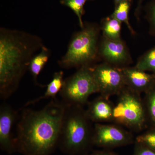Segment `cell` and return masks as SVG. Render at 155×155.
Returning a JSON list of instances; mask_svg holds the SVG:
<instances>
[{
    "label": "cell",
    "mask_w": 155,
    "mask_h": 155,
    "mask_svg": "<svg viewBox=\"0 0 155 155\" xmlns=\"http://www.w3.org/2000/svg\"><path fill=\"white\" fill-rule=\"evenodd\" d=\"M66 104L52 99L40 110L24 108L14 138L15 152L23 155H51L58 147Z\"/></svg>",
    "instance_id": "1"
},
{
    "label": "cell",
    "mask_w": 155,
    "mask_h": 155,
    "mask_svg": "<svg viewBox=\"0 0 155 155\" xmlns=\"http://www.w3.org/2000/svg\"><path fill=\"white\" fill-rule=\"evenodd\" d=\"M41 38L22 31L0 29V97L7 100L16 91L31 59L43 46Z\"/></svg>",
    "instance_id": "2"
},
{
    "label": "cell",
    "mask_w": 155,
    "mask_h": 155,
    "mask_svg": "<svg viewBox=\"0 0 155 155\" xmlns=\"http://www.w3.org/2000/svg\"><path fill=\"white\" fill-rule=\"evenodd\" d=\"M66 104L58 147L68 155L84 153L92 145L91 121L82 106Z\"/></svg>",
    "instance_id": "3"
},
{
    "label": "cell",
    "mask_w": 155,
    "mask_h": 155,
    "mask_svg": "<svg viewBox=\"0 0 155 155\" xmlns=\"http://www.w3.org/2000/svg\"><path fill=\"white\" fill-rule=\"evenodd\" d=\"M101 28L97 24L87 23L72 37L66 54L58 61L65 69L90 66L99 55Z\"/></svg>",
    "instance_id": "4"
},
{
    "label": "cell",
    "mask_w": 155,
    "mask_h": 155,
    "mask_svg": "<svg viewBox=\"0 0 155 155\" xmlns=\"http://www.w3.org/2000/svg\"><path fill=\"white\" fill-rule=\"evenodd\" d=\"M117 95L113 122L136 132L143 130L147 119L144 101L140 94L126 86Z\"/></svg>",
    "instance_id": "5"
},
{
    "label": "cell",
    "mask_w": 155,
    "mask_h": 155,
    "mask_svg": "<svg viewBox=\"0 0 155 155\" xmlns=\"http://www.w3.org/2000/svg\"><path fill=\"white\" fill-rule=\"evenodd\" d=\"M98 93L90 66L80 67L74 74L64 80L60 92L62 101L67 104L82 106L88 98Z\"/></svg>",
    "instance_id": "6"
},
{
    "label": "cell",
    "mask_w": 155,
    "mask_h": 155,
    "mask_svg": "<svg viewBox=\"0 0 155 155\" xmlns=\"http://www.w3.org/2000/svg\"><path fill=\"white\" fill-rule=\"evenodd\" d=\"M93 75L98 93L108 98L117 95L126 87L120 68L105 63L91 67Z\"/></svg>",
    "instance_id": "7"
},
{
    "label": "cell",
    "mask_w": 155,
    "mask_h": 155,
    "mask_svg": "<svg viewBox=\"0 0 155 155\" xmlns=\"http://www.w3.org/2000/svg\"><path fill=\"white\" fill-rule=\"evenodd\" d=\"M132 134L118 125L95 124L92 137V145L107 149L133 143Z\"/></svg>",
    "instance_id": "8"
},
{
    "label": "cell",
    "mask_w": 155,
    "mask_h": 155,
    "mask_svg": "<svg viewBox=\"0 0 155 155\" xmlns=\"http://www.w3.org/2000/svg\"><path fill=\"white\" fill-rule=\"evenodd\" d=\"M99 55L105 63L118 68L127 67L132 62L127 46L122 40H112L103 36L99 44Z\"/></svg>",
    "instance_id": "9"
},
{
    "label": "cell",
    "mask_w": 155,
    "mask_h": 155,
    "mask_svg": "<svg viewBox=\"0 0 155 155\" xmlns=\"http://www.w3.org/2000/svg\"><path fill=\"white\" fill-rule=\"evenodd\" d=\"M17 113L8 104H2L0 107V146L3 150L9 154L15 152L13 126L17 121Z\"/></svg>",
    "instance_id": "10"
},
{
    "label": "cell",
    "mask_w": 155,
    "mask_h": 155,
    "mask_svg": "<svg viewBox=\"0 0 155 155\" xmlns=\"http://www.w3.org/2000/svg\"><path fill=\"white\" fill-rule=\"evenodd\" d=\"M120 68L126 86L139 94L146 93L155 85V73L150 74L135 67Z\"/></svg>",
    "instance_id": "11"
},
{
    "label": "cell",
    "mask_w": 155,
    "mask_h": 155,
    "mask_svg": "<svg viewBox=\"0 0 155 155\" xmlns=\"http://www.w3.org/2000/svg\"><path fill=\"white\" fill-rule=\"evenodd\" d=\"M114 107L108 98L101 95L88 103L85 112L91 122L96 123L113 122Z\"/></svg>",
    "instance_id": "12"
},
{
    "label": "cell",
    "mask_w": 155,
    "mask_h": 155,
    "mask_svg": "<svg viewBox=\"0 0 155 155\" xmlns=\"http://www.w3.org/2000/svg\"><path fill=\"white\" fill-rule=\"evenodd\" d=\"M64 76L63 71H60L55 72L53 75L52 80L47 85V88L44 94L35 99L29 101L25 104V107L36 104L42 100L50 98L51 99L56 98V95L59 93H60L64 85L65 80L64 79Z\"/></svg>",
    "instance_id": "13"
},
{
    "label": "cell",
    "mask_w": 155,
    "mask_h": 155,
    "mask_svg": "<svg viewBox=\"0 0 155 155\" xmlns=\"http://www.w3.org/2000/svg\"><path fill=\"white\" fill-rule=\"evenodd\" d=\"M50 50L44 45L40 51L31 59L29 64L28 70L33 77L35 83L37 84V78L47 63L50 56Z\"/></svg>",
    "instance_id": "14"
},
{
    "label": "cell",
    "mask_w": 155,
    "mask_h": 155,
    "mask_svg": "<svg viewBox=\"0 0 155 155\" xmlns=\"http://www.w3.org/2000/svg\"><path fill=\"white\" fill-rule=\"evenodd\" d=\"M121 23L112 16L103 19L101 29L103 37L112 40H121Z\"/></svg>",
    "instance_id": "15"
},
{
    "label": "cell",
    "mask_w": 155,
    "mask_h": 155,
    "mask_svg": "<svg viewBox=\"0 0 155 155\" xmlns=\"http://www.w3.org/2000/svg\"><path fill=\"white\" fill-rule=\"evenodd\" d=\"M131 2L132 0H123L117 6H115V11L111 16L121 23H125L131 34L134 35L135 31L130 25L128 18Z\"/></svg>",
    "instance_id": "16"
},
{
    "label": "cell",
    "mask_w": 155,
    "mask_h": 155,
    "mask_svg": "<svg viewBox=\"0 0 155 155\" xmlns=\"http://www.w3.org/2000/svg\"><path fill=\"white\" fill-rule=\"evenodd\" d=\"M135 67L145 72L155 73V46L139 58Z\"/></svg>",
    "instance_id": "17"
},
{
    "label": "cell",
    "mask_w": 155,
    "mask_h": 155,
    "mask_svg": "<svg viewBox=\"0 0 155 155\" xmlns=\"http://www.w3.org/2000/svg\"><path fill=\"white\" fill-rule=\"evenodd\" d=\"M144 103L147 122L155 128V85L146 93Z\"/></svg>",
    "instance_id": "18"
},
{
    "label": "cell",
    "mask_w": 155,
    "mask_h": 155,
    "mask_svg": "<svg viewBox=\"0 0 155 155\" xmlns=\"http://www.w3.org/2000/svg\"><path fill=\"white\" fill-rule=\"evenodd\" d=\"M86 2V0H61L60 1L61 5L68 7L76 14L81 28L84 26L82 18L85 13L84 5Z\"/></svg>",
    "instance_id": "19"
},
{
    "label": "cell",
    "mask_w": 155,
    "mask_h": 155,
    "mask_svg": "<svg viewBox=\"0 0 155 155\" xmlns=\"http://www.w3.org/2000/svg\"><path fill=\"white\" fill-rule=\"evenodd\" d=\"M135 141L155 150V128H152L138 136L136 138Z\"/></svg>",
    "instance_id": "20"
},
{
    "label": "cell",
    "mask_w": 155,
    "mask_h": 155,
    "mask_svg": "<svg viewBox=\"0 0 155 155\" xmlns=\"http://www.w3.org/2000/svg\"><path fill=\"white\" fill-rule=\"evenodd\" d=\"M146 18L150 25V33L155 36V0H151L146 6Z\"/></svg>",
    "instance_id": "21"
},
{
    "label": "cell",
    "mask_w": 155,
    "mask_h": 155,
    "mask_svg": "<svg viewBox=\"0 0 155 155\" xmlns=\"http://www.w3.org/2000/svg\"><path fill=\"white\" fill-rule=\"evenodd\" d=\"M133 155H155V150L135 141Z\"/></svg>",
    "instance_id": "22"
},
{
    "label": "cell",
    "mask_w": 155,
    "mask_h": 155,
    "mask_svg": "<svg viewBox=\"0 0 155 155\" xmlns=\"http://www.w3.org/2000/svg\"><path fill=\"white\" fill-rule=\"evenodd\" d=\"M86 155H118L114 152L109 150H103L95 151L91 153Z\"/></svg>",
    "instance_id": "23"
},
{
    "label": "cell",
    "mask_w": 155,
    "mask_h": 155,
    "mask_svg": "<svg viewBox=\"0 0 155 155\" xmlns=\"http://www.w3.org/2000/svg\"><path fill=\"white\" fill-rule=\"evenodd\" d=\"M143 1V0H139V1L138 6H137V8L136 9L135 13L136 17H138V15H139L140 13V11H141L142 3Z\"/></svg>",
    "instance_id": "24"
},
{
    "label": "cell",
    "mask_w": 155,
    "mask_h": 155,
    "mask_svg": "<svg viewBox=\"0 0 155 155\" xmlns=\"http://www.w3.org/2000/svg\"><path fill=\"white\" fill-rule=\"evenodd\" d=\"M123 1V0H114V2H115V6H117L118 4H119V3Z\"/></svg>",
    "instance_id": "25"
},
{
    "label": "cell",
    "mask_w": 155,
    "mask_h": 155,
    "mask_svg": "<svg viewBox=\"0 0 155 155\" xmlns=\"http://www.w3.org/2000/svg\"><path fill=\"white\" fill-rule=\"evenodd\" d=\"M86 1H90V0H86Z\"/></svg>",
    "instance_id": "26"
}]
</instances>
